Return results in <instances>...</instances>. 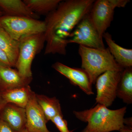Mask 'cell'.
<instances>
[{
  "mask_svg": "<svg viewBox=\"0 0 132 132\" xmlns=\"http://www.w3.org/2000/svg\"><path fill=\"white\" fill-rule=\"evenodd\" d=\"M94 1H62L55 9L46 15L45 55L66 54L72 32L81 19L89 13Z\"/></svg>",
  "mask_w": 132,
  "mask_h": 132,
  "instance_id": "6da1fadb",
  "label": "cell"
},
{
  "mask_svg": "<svg viewBox=\"0 0 132 132\" xmlns=\"http://www.w3.org/2000/svg\"><path fill=\"white\" fill-rule=\"evenodd\" d=\"M126 107L111 110L101 104L81 111H73L77 119L87 125L81 132H111L119 131L124 126Z\"/></svg>",
  "mask_w": 132,
  "mask_h": 132,
  "instance_id": "7a4b0ae2",
  "label": "cell"
},
{
  "mask_svg": "<svg viewBox=\"0 0 132 132\" xmlns=\"http://www.w3.org/2000/svg\"><path fill=\"white\" fill-rule=\"evenodd\" d=\"M78 52L81 58V68L87 73L92 85L106 71L124 69L117 64L108 48L99 49L79 45Z\"/></svg>",
  "mask_w": 132,
  "mask_h": 132,
  "instance_id": "3957f363",
  "label": "cell"
},
{
  "mask_svg": "<svg viewBox=\"0 0 132 132\" xmlns=\"http://www.w3.org/2000/svg\"><path fill=\"white\" fill-rule=\"evenodd\" d=\"M19 42V55L15 67L23 77L32 78V63L44 47L45 33L25 36Z\"/></svg>",
  "mask_w": 132,
  "mask_h": 132,
  "instance_id": "277c9868",
  "label": "cell"
},
{
  "mask_svg": "<svg viewBox=\"0 0 132 132\" xmlns=\"http://www.w3.org/2000/svg\"><path fill=\"white\" fill-rule=\"evenodd\" d=\"M0 25L15 40L19 41L25 36L45 33V21L24 16L3 15L0 16Z\"/></svg>",
  "mask_w": 132,
  "mask_h": 132,
  "instance_id": "5b68a950",
  "label": "cell"
},
{
  "mask_svg": "<svg viewBox=\"0 0 132 132\" xmlns=\"http://www.w3.org/2000/svg\"><path fill=\"white\" fill-rule=\"evenodd\" d=\"M128 0L95 1L89 13L90 20L101 38L111 26L113 19L114 9L124 7Z\"/></svg>",
  "mask_w": 132,
  "mask_h": 132,
  "instance_id": "8992f818",
  "label": "cell"
},
{
  "mask_svg": "<svg viewBox=\"0 0 132 132\" xmlns=\"http://www.w3.org/2000/svg\"><path fill=\"white\" fill-rule=\"evenodd\" d=\"M71 43L97 49L106 48L103 38L92 23L89 13L81 19L72 32L68 40L69 44Z\"/></svg>",
  "mask_w": 132,
  "mask_h": 132,
  "instance_id": "52a82bcc",
  "label": "cell"
},
{
  "mask_svg": "<svg viewBox=\"0 0 132 132\" xmlns=\"http://www.w3.org/2000/svg\"><path fill=\"white\" fill-rule=\"evenodd\" d=\"M122 71H109L97 78L96 103L108 108L112 105L117 97V90Z\"/></svg>",
  "mask_w": 132,
  "mask_h": 132,
  "instance_id": "ba28073f",
  "label": "cell"
},
{
  "mask_svg": "<svg viewBox=\"0 0 132 132\" xmlns=\"http://www.w3.org/2000/svg\"><path fill=\"white\" fill-rule=\"evenodd\" d=\"M25 110L26 129L28 132H52L47 127L48 121L37 102L34 92L31 95Z\"/></svg>",
  "mask_w": 132,
  "mask_h": 132,
  "instance_id": "9c48e42d",
  "label": "cell"
},
{
  "mask_svg": "<svg viewBox=\"0 0 132 132\" xmlns=\"http://www.w3.org/2000/svg\"><path fill=\"white\" fill-rule=\"evenodd\" d=\"M52 67L67 78L72 84L78 86L86 94H94L88 76L82 68H72L58 62L53 64Z\"/></svg>",
  "mask_w": 132,
  "mask_h": 132,
  "instance_id": "30bf717a",
  "label": "cell"
},
{
  "mask_svg": "<svg viewBox=\"0 0 132 132\" xmlns=\"http://www.w3.org/2000/svg\"><path fill=\"white\" fill-rule=\"evenodd\" d=\"M0 119L15 131L22 132L26 129L25 108L15 104L7 103L0 112Z\"/></svg>",
  "mask_w": 132,
  "mask_h": 132,
  "instance_id": "8fae6325",
  "label": "cell"
},
{
  "mask_svg": "<svg viewBox=\"0 0 132 132\" xmlns=\"http://www.w3.org/2000/svg\"><path fill=\"white\" fill-rule=\"evenodd\" d=\"M32 79L23 77L16 69L0 66L1 92L28 86Z\"/></svg>",
  "mask_w": 132,
  "mask_h": 132,
  "instance_id": "7c38bea8",
  "label": "cell"
},
{
  "mask_svg": "<svg viewBox=\"0 0 132 132\" xmlns=\"http://www.w3.org/2000/svg\"><path fill=\"white\" fill-rule=\"evenodd\" d=\"M111 54L117 64L123 69L132 67V50L121 47L113 40L112 35L105 32L103 35Z\"/></svg>",
  "mask_w": 132,
  "mask_h": 132,
  "instance_id": "4fadbf2b",
  "label": "cell"
},
{
  "mask_svg": "<svg viewBox=\"0 0 132 132\" xmlns=\"http://www.w3.org/2000/svg\"><path fill=\"white\" fill-rule=\"evenodd\" d=\"M0 8L4 15L24 16L39 20V16L32 12L21 0H0Z\"/></svg>",
  "mask_w": 132,
  "mask_h": 132,
  "instance_id": "5bb4252c",
  "label": "cell"
},
{
  "mask_svg": "<svg viewBox=\"0 0 132 132\" xmlns=\"http://www.w3.org/2000/svg\"><path fill=\"white\" fill-rule=\"evenodd\" d=\"M33 92L28 85L1 92L3 98L7 103L25 108Z\"/></svg>",
  "mask_w": 132,
  "mask_h": 132,
  "instance_id": "9a60e30c",
  "label": "cell"
},
{
  "mask_svg": "<svg viewBox=\"0 0 132 132\" xmlns=\"http://www.w3.org/2000/svg\"><path fill=\"white\" fill-rule=\"evenodd\" d=\"M19 42L15 40L0 25V48L6 54L12 67H15L18 59Z\"/></svg>",
  "mask_w": 132,
  "mask_h": 132,
  "instance_id": "2e32d148",
  "label": "cell"
},
{
  "mask_svg": "<svg viewBox=\"0 0 132 132\" xmlns=\"http://www.w3.org/2000/svg\"><path fill=\"white\" fill-rule=\"evenodd\" d=\"M117 97L128 105L132 104V67L124 69L121 72L120 80L117 88Z\"/></svg>",
  "mask_w": 132,
  "mask_h": 132,
  "instance_id": "e0dca14e",
  "label": "cell"
},
{
  "mask_svg": "<svg viewBox=\"0 0 132 132\" xmlns=\"http://www.w3.org/2000/svg\"><path fill=\"white\" fill-rule=\"evenodd\" d=\"M36 100L41 108L48 121L59 114H62L60 101L55 97L50 98L36 94Z\"/></svg>",
  "mask_w": 132,
  "mask_h": 132,
  "instance_id": "ac0fdd59",
  "label": "cell"
},
{
  "mask_svg": "<svg viewBox=\"0 0 132 132\" xmlns=\"http://www.w3.org/2000/svg\"><path fill=\"white\" fill-rule=\"evenodd\" d=\"M24 2L34 13L47 15L59 6L61 0H24Z\"/></svg>",
  "mask_w": 132,
  "mask_h": 132,
  "instance_id": "d6986e66",
  "label": "cell"
},
{
  "mask_svg": "<svg viewBox=\"0 0 132 132\" xmlns=\"http://www.w3.org/2000/svg\"><path fill=\"white\" fill-rule=\"evenodd\" d=\"M51 121L54 124L60 132H73V131L69 130L67 121L63 119V114L56 116Z\"/></svg>",
  "mask_w": 132,
  "mask_h": 132,
  "instance_id": "ffe728a7",
  "label": "cell"
},
{
  "mask_svg": "<svg viewBox=\"0 0 132 132\" xmlns=\"http://www.w3.org/2000/svg\"><path fill=\"white\" fill-rule=\"evenodd\" d=\"M0 66L12 68L7 55L1 48H0Z\"/></svg>",
  "mask_w": 132,
  "mask_h": 132,
  "instance_id": "44dd1931",
  "label": "cell"
},
{
  "mask_svg": "<svg viewBox=\"0 0 132 132\" xmlns=\"http://www.w3.org/2000/svg\"><path fill=\"white\" fill-rule=\"evenodd\" d=\"M0 132H17L11 128L6 123L0 119Z\"/></svg>",
  "mask_w": 132,
  "mask_h": 132,
  "instance_id": "7402d4cb",
  "label": "cell"
},
{
  "mask_svg": "<svg viewBox=\"0 0 132 132\" xmlns=\"http://www.w3.org/2000/svg\"><path fill=\"white\" fill-rule=\"evenodd\" d=\"M119 131L120 132H132V127L124 125Z\"/></svg>",
  "mask_w": 132,
  "mask_h": 132,
  "instance_id": "603a6c76",
  "label": "cell"
},
{
  "mask_svg": "<svg viewBox=\"0 0 132 132\" xmlns=\"http://www.w3.org/2000/svg\"><path fill=\"white\" fill-rule=\"evenodd\" d=\"M6 104V102L3 98L2 96L1 92L0 91V112Z\"/></svg>",
  "mask_w": 132,
  "mask_h": 132,
  "instance_id": "cb8c5ba5",
  "label": "cell"
},
{
  "mask_svg": "<svg viewBox=\"0 0 132 132\" xmlns=\"http://www.w3.org/2000/svg\"><path fill=\"white\" fill-rule=\"evenodd\" d=\"M124 125L132 127V118L124 119Z\"/></svg>",
  "mask_w": 132,
  "mask_h": 132,
  "instance_id": "d4e9b609",
  "label": "cell"
},
{
  "mask_svg": "<svg viewBox=\"0 0 132 132\" xmlns=\"http://www.w3.org/2000/svg\"><path fill=\"white\" fill-rule=\"evenodd\" d=\"M3 15V12H2V10H0V16H2Z\"/></svg>",
  "mask_w": 132,
  "mask_h": 132,
  "instance_id": "484cf974",
  "label": "cell"
},
{
  "mask_svg": "<svg viewBox=\"0 0 132 132\" xmlns=\"http://www.w3.org/2000/svg\"><path fill=\"white\" fill-rule=\"evenodd\" d=\"M22 132H28L27 131V130H26V129H24V130H23L22 131Z\"/></svg>",
  "mask_w": 132,
  "mask_h": 132,
  "instance_id": "4316f807",
  "label": "cell"
}]
</instances>
